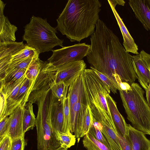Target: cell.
Here are the masks:
<instances>
[{"label":"cell","mask_w":150,"mask_h":150,"mask_svg":"<svg viewBox=\"0 0 150 150\" xmlns=\"http://www.w3.org/2000/svg\"><path fill=\"white\" fill-rule=\"evenodd\" d=\"M148 150H150V144H149V149H148Z\"/></svg>","instance_id":"obj_37"},{"label":"cell","mask_w":150,"mask_h":150,"mask_svg":"<svg viewBox=\"0 0 150 150\" xmlns=\"http://www.w3.org/2000/svg\"><path fill=\"white\" fill-rule=\"evenodd\" d=\"M127 137L130 142L132 150H148L150 140L142 132L127 124Z\"/></svg>","instance_id":"obj_17"},{"label":"cell","mask_w":150,"mask_h":150,"mask_svg":"<svg viewBox=\"0 0 150 150\" xmlns=\"http://www.w3.org/2000/svg\"><path fill=\"white\" fill-rule=\"evenodd\" d=\"M108 1L115 8L117 5L124 6L125 3V2L123 0H108Z\"/></svg>","instance_id":"obj_33"},{"label":"cell","mask_w":150,"mask_h":150,"mask_svg":"<svg viewBox=\"0 0 150 150\" xmlns=\"http://www.w3.org/2000/svg\"><path fill=\"white\" fill-rule=\"evenodd\" d=\"M57 69L52 63L44 62L35 81L32 91L39 90L50 82L55 81Z\"/></svg>","instance_id":"obj_12"},{"label":"cell","mask_w":150,"mask_h":150,"mask_svg":"<svg viewBox=\"0 0 150 150\" xmlns=\"http://www.w3.org/2000/svg\"><path fill=\"white\" fill-rule=\"evenodd\" d=\"M83 137V144L87 150H111L89 133Z\"/></svg>","instance_id":"obj_22"},{"label":"cell","mask_w":150,"mask_h":150,"mask_svg":"<svg viewBox=\"0 0 150 150\" xmlns=\"http://www.w3.org/2000/svg\"><path fill=\"white\" fill-rule=\"evenodd\" d=\"M35 80H31L26 78L20 88L15 99L14 108L15 109L18 106L24 108L28 102V99L33 87Z\"/></svg>","instance_id":"obj_19"},{"label":"cell","mask_w":150,"mask_h":150,"mask_svg":"<svg viewBox=\"0 0 150 150\" xmlns=\"http://www.w3.org/2000/svg\"><path fill=\"white\" fill-rule=\"evenodd\" d=\"M118 139L122 150H132L131 143L127 137H124L119 132Z\"/></svg>","instance_id":"obj_31"},{"label":"cell","mask_w":150,"mask_h":150,"mask_svg":"<svg viewBox=\"0 0 150 150\" xmlns=\"http://www.w3.org/2000/svg\"><path fill=\"white\" fill-rule=\"evenodd\" d=\"M116 19L117 21L123 39V45L127 52L137 54L138 52V46L134 42V39L129 33L127 28L124 23L122 19L115 9V8L112 4L108 2Z\"/></svg>","instance_id":"obj_15"},{"label":"cell","mask_w":150,"mask_h":150,"mask_svg":"<svg viewBox=\"0 0 150 150\" xmlns=\"http://www.w3.org/2000/svg\"><path fill=\"white\" fill-rule=\"evenodd\" d=\"M9 125V117L6 116L0 120V137H1L8 134Z\"/></svg>","instance_id":"obj_30"},{"label":"cell","mask_w":150,"mask_h":150,"mask_svg":"<svg viewBox=\"0 0 150 150\" xmlns=\"http://www.w3.org/2000/svg\"><path fill=\"white\" fill-rule=\"evenodd\" d=\"M146 92V101L150 107V83Z\"/></svg>","instance_id":"obj_34"},{"label":"cell","mask_w":150,"mask_h":150,"mask_svg":"<svg viewBox=\"0 0 150 150\" xmlns=\"http://www.w3.org/2000/svg\"><path fill=\"white\" fill-rule=\"evenodd\" d=\"M119 91L127 118L132 127L150 135V107L144 97V90L134 82L126 89Z\"/></svg>","instance_id":"obj_4"},{"label":"cell","mask_w":150,"mask_h":150,"mask_svg":"<svg viewBox=\"0 0 150 150\" xmlns=\"http://www.w3.org/2000/svg\"><path fill=\"white\" fill-rule=\"evenodd\" d=\"M132 61L138 81L146 91L150 83V54L142 50L132 56Z\"/></svg>","instance_id":"obj_9"},{"label":"cell","mask_w":150,"mask_h":150,"mask_svg":"<svg viewBox=\"0 0 150 150\" xmlns=\"http://www.w3.org/2000/svg\"><path fill=\"white\" fill-rule=\"evenodd\" d=\"M35 49L25 44L23 42H8L0 47V72L8 65L19 63L30 58L39 57Z\"/></svg>","instance_id":"obj_7"},{"label":"cell","mask_w":150,"mask_h":150,"mask_svg":"<svg viewBox=\"0 0 150 150\" xmlns=\"http://www.w3.org/2000/svg\"><path fill=\"white\" fill-rule=\"evenodd\" d=\"M10 146H11V145H10ZM10 147L9 148V150H11V149H10Z\"/></svg>","instance_id":"obj_38"},{"label":"cell","mask_w":150,"mask_h":150,"mask_svg":"<svg viewBox=\"0 0 150 150\" xmlns=\"http://www.w3.org/2000/svg\"><path fill=\"white\" fill-rule=\"evenodd\" d=\"M36 118L34 114L33 103L28 102L24 107L23 118V133L33 129L35 126Z\"/></svg>","instance_id":"obj_20"},{"label":"cell","mask_w":150,"mask_h":150,"mask_svg":"<svg viewBox=\"0 0 150 150\" xmlns=\"http://www.w3.org/2000/svg\"><path fill=\"white\" fill-rule=\"evenodd\" d=\"M10 145H11V144L7 148V149H6V150H9V148L10 147Z\"/></svg>","instance_id":"obj_36"},{"label":"cell","mask_w":150,"mask_h":150,"mask_svg":"<svg viewBox=\"0 0 150 150\" xmlns=\"http://www.w3.org/2000/svg\"><path fill=\"white\" fill-rule=\"evenodd\" d=\"M56 67L57 72L55 81H63L69 87L83 72L86 65L82 60L69 62Z\"/></svg>","instance_id":"obj_10"},{"label":"cell","mask_w":150,"mask_h":150,"mask_svg":"<svg viewBox=\"0 0 150 150\" xmlns=\"http://www.w3.org/2000/svg\"><path fill=\"white\" fill-rule=\"evenodd\" d=\"M83 75L88 103L93 117L112 119L106 98L110 89L93 69H85Z\"/></svg>","instance_id":"obj_6"},{"label":"cell","mask_w":150,"mask_h":150,"mask_svg":"<svg viewBox=\"0 0 150 150\" xmlns=\"http://www.w3.org/2000/svg\"><path fill=\"white\" fill-rule=\"evenodd\" d=\"M11 138L8 134L0 137V150H6L11 144Z\"/></svg>","instance_id":"obj_32"},{"label":"cell","mask_w":150,"mask_h":150,"mask_svg":"<svg viewBox=\"0 0 150 150\" xmlns=\"http://www.w3.org/2000/svg\"><path fill=\"white\" fill-rule=\"evenodd\" d=\"M90 68L98 75L101 80L109 87L110 91L113 93L115 94L117 93V90H119L120 89L119 86L109 78L92 67H90Z\"/></svg>","instance_id":"obj_28"},{"label":"cell","mask_w":150,"mask_h":150,"mask_svg":"<svg viewBox=\"0 0 150 150\" xmlns=\"http://www.w3.org/2000/svg\"><path fill=\"white\" fill-rule=\"evenodd\" d=\"M64 122L62 132L67 134L70 132V110L69 97L68 95L63 102Z\"/></svg>","instance_id":"obj_25"},{"label":"cell","mask_w":150,"mask_h":150,"mask_svg":"<svg viewBox=\"0 0 150 150\" xmlns=\"http://www.w3.org/2000/svg\"><path fill=\"white\" fill-rule=\"evenodd\" d=\"M48 84L54 96L63 103L67 96L69 87L63 81L56 82L55 81H54Z\"/></svg>","instance_id":"obj_21"},{"label":"cell","mask_w":150,"mask_h":150,"mask_svg":"<svg viewBox=\"0 0 150 150\" xmlns=\"http://www.w3.org/2000/svg\"><path fill=\"white\" fill-rule=\"evenodd\" d=\"M128 3L136 18L150 32V0H129Z\"/></svg>","instance_id":"obj_11"},{"label":"cell","mask_w":150,"mask_h":150,"mask_svg":"<svg viewBox=\"0 0 150 150\" xmlns=\"http://www.w3.org/2000/svg\"><path fill=\"white\" fill-rule=\"evenodd\" d=\"M63 122V103L55 97L51 109V123L56 135L58 132H62Z\"/></svg>","instance_id":"obj_18"},{"label":"cell","mask_w":150,"mask_h":150,"mask_svg":"<svg viewBox=\"0 0 150 150\" xmlns=\"http://www.w3.org/2000/svg\"><path fill=\"white\" fill-rule=\"evenodd\" d=\"M60 144V146L65 149L70 148L74 145L76 138L75 135L58 132L56 134Z\"/></svg>","instance_id":"obj_24"},{"label":"cell","mask_w":150,"mask_h":150,"mask_svg":"<svg viewBox=\"0 0 150 150\" xmlns=\"http://www.w3.org/2000/svg\"><path fill=\"white\" fill-rule=\"evenodd\" d=\"M26 69L15 70L6 74L0 80L1 86L12 82L21 79L25 74Z\"/></svg>","instance_id":"obj_26"},{"label":"cell","mask_w":150,"mask_h":150,"mask_svg":"<svg viewBox=\"0 0 150 150\" xmlns=\"http://www.w3.org/2000/svg\"><path fill=\"white\" fill-rule=\"evenodd\" d=\"M91 49V45L85 42L64 47L52 50V54L47 61L55 67L71 62L81 61L87 56Z\"/></svg>","instance_id":"obj_8"},{"label":"cell","mask_w":150,"mask_h":150,"mask_svg":"<svg viewBox=\"0 0 150 150\" xmlns=\"http://www.w3.org/2000/svg\"><path fill=\"white\" fill-rule=\"evenodd\" d=\"M43 62L39 57L35 58L26 69L25 74L26 78L30 80H35Z\"/></svg>","instance_id":"obj_23"},{"label":"cell","mask_w":150,"mask_h":150,"mask_svg":"<svg viewBox=\"0 0 150 150\" xmlns=\"http://www.w3.org/2000/svg\"><path fill=\"white\" fill-rule=\"evenodd\" d=\"M108 105L113 121L118 130L125 138L127 137V124L124 118L118 111L116 103L113 98L107 95L106 97Z\"/></svg>","instance_id":"obj_16"},{"label":"cell","mask_w":150,"mask_h":150,"mask_svg":"<svg viewBox=\"0 0 150 150\" xmlns=\"http://www.w3.org/2000/svg\"><path fill=\"white\" fill-rule=\"evenodd\" d=\"M57 29L50 25L46 18L33 16L24 27L23 39L39 54L52 51L57 46L64 47V40L57 36Z\"/></svg>","instance_id":"obj_5"},{"label":"cell","mask_w":150,"mask_h":150,"mask_svg":"<svg viewBox=\"0 0 150 150\" xmlns=\"http://www.w3.org/2000/svg\"><path fill=\"white\" fill-rule=\"evenodd\" d=\"M24 136L11 140V150H24L26 142Z\"/></svg>","instance_id":"obj_29"},{"label":"cell","mask_w":150,"mask_h":150,"mask_svg":"<svg viewBox=\"0 0 150 150\" xmlns=\"http://www.w3.org/2000/svg\"><path fill=\"white\" fill-rule=\"evenodd\" d=\"M67 149H65L61 146H60L57 149L53 150H67Z\"/></svg>","instance_id":"obj_35"},{"label":"cell","mask_w":150,"mask_h":150,"mask_svg":"<svg viewBox=\"0 0 150 150\" xmlns=\"http://www.w3.org/2000/svg\"><path fill=\"white\" fill-rule=\"evenodd\" d=\"M54 96L46 88L33 91L28 101L36 104L38 112L36 118L38 150H53L60 146V142L53 130L51 113Z\"/></svg>","instance_id":"obj_3"},{"label":"cell","mask_w":150,"mask_h":150,"mask_svg":"<svg viewBox=\"0 0 150 150\" xmlns=\"http://www.w3.org/2000/svg\"><path fill=\"white\" fill-rule=\"evenodd\" d=\"M102 4L98 0H69L56 20V29L71 42H80L95 31Z\"/></svg>","instance_id":"obj_2"},{"label":"cell","mask_w":150,"mask_h":150,"mask_svg":"<svg viewBox=\"0 0 150 150\" xmlns=\"http://www.w3.org/2000/svg\"><path fill=\"white\" fill-rule=\"evenodd\" d=\"M6 4L0 0V43L15 42V33L17 27L11 24L7 18L4 15Z\"/></svg>","instance_id":"obj_13"},{"label":"cell","mask_w":150,"mask_h":150,"mask_svg":"<svg viewBox=\"0 0 150 150\" xmlns=\"http://www.w3.org/2000/svg\"><path fill=\"white\" fill-rule=\"evenodd\" d=\"M88 133L91 135L96 139L110 149V145L107 139L95 122L93 116L91 125Z\"/></svg>","instance_id":"obj_27"},{"label":"cell","mask_w":150,"mask_h":150,"mask_svg":"<svg viewBox=\"0 0 150 150\" xmlns=\"http://www.w3.org/2000/svg\"><path fill=\"white\" fill-rule=\"evenodd\" d=\"M24 108L18 106L9 117L8 135L11 140L24 136L23 128Z\"/></svg>","instance_id":"obj_14"},{"label":"cell","mask_w":150,"mask_h":150,"mask_svg":"<svg viewBox=\"0 0 150 150\" xmlns=\"http://www.w3.org/2000/svg\"><path fill=\"white\" fill-rule=\"evenodd\" d=\"M90 40L91 49L86 57L91 67L117 84L113 77L115 74L123 82L129 85L135 82L138 77L132 66V56L126 52L119 38L103 20H98Z\"/></svg>","instance_id":"obj_1"}]
</instances>
